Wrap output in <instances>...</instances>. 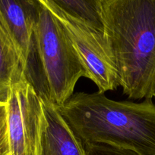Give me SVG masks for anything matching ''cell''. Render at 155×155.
Segmentation results:
<instances>
[{
    "mask_svg": "<svg viewBox=\"0 0 155 155\" xmlns=\"http://www.w3.org/2000/svg\"><path fill=\"white\" fill-rule=\"evenodd\" d=\"M100 16L119 86L129 99L153 98L155 0H100Z\"/></svg>",
    "mask_w": 155,
    "mask_h": 155,
    "instance_id": "1",
    "label": "cell"
},
{
    "mask_svg": "<svg viewBox=\"0 0 155 155\" xmlns=\"http://www.w3.org/2000/svg\"><path fill=\"white\" fill-rule=\"evenodd\" d=\"M57 108L83 143L106 144L155 155L152 98L135 103L113 101L98 92H78Z\"/></svg>",
    "mask_w": 155,
    "mask_h": 155,
    "instance_id": "2",
    "label": "cell"
},
{
    "mask_svg": "<svg viewBox=\"0 0 155 155\" xmlns=\"http://www.w3.org/2000/svg\"><path fill=\"white\" fill-rule=\"evenodd\" d=\"M33 46L47 97L57 107L62 105L87 72L65 30L43 4L33 29Z\"/></svg>",
    "mask_w": 155,
    "mask_h": 155,
    "instance_id": "3",
    "label": "cell"
},
{
    "mask_svg": "<svg viewBox=\"0 0 155 155\" xmlns=\"http://www.w3.org/2000/svg\"><path fill=\"white\" fill-rule=\"evenodd\" d=\"M5 102L11 155H36L43 117V102L25 74L11 86Z\"/></svg>",
    "mask_w": 155,
    "mask_h": 155,
    "instance_id": "4",
    "label": "cell"
},
{
    "mask_svg": "<svg viewBox=\"0 0 155 155\" xmlns=\"http://www.w3.org/2000/svg\"><path fill=\"white\" fill-rule=\"evenodd\" d=\"M40 3L65 30L86 70L87 78L94 82L98 92L115 90L119 86L118 79L103 33L54 6Z\"/></svg>",
    "mask_w": 155,
    "mask_h": 155,
    "instance_id": "5",
    "label": "cell"
},
{
    "mask_svg": "<svg viewBox=\"0 0 155 155\" xmlns=\"http://www.w3.org/2000/svg\"><path fill=\"white\" fill-rule=\"evenodd\" d=\"M41 3L39 0H0V27L15 46L23 71L33 55V29Z\"/></svg>",
    "mask_w": 155,
    "mask_h": 155,
    "instance_id": "6",
    "label": "cell"
},
{
    "mask_svg": "<svg viewBox=\"0 0 155 155\" xmlns=\"http://www.w3.org/2000/svg\"><path fill=\"white\" fill-rule=\"evenodd\" d=\"M42 127L36 155H87L84 144L47 97L42 98Z\"/></svg>",
    "mask_w": 155,
    "mask_h": 155,
    "instance_id": "7",
    "label": "cell"
},
{
    "mask_svg": "<svg viewBox=\"0 0 155 155\" xmlns=\"http://www.w3.org/2000/svg\"><path fill=\"white\" fill-rule=\"evenodd\" d=\"M24 74L12 42L0 27V101H5L15 81Z\"/></svg>",
    "mask_w": 155,
    "mask_h": 155,
    "instance_id": "8",
    "label": "cell"
},
{
    "mask_svg": "<svg viewBox=\"0 0 155 155\" xmlns=\"http://www.w3.org/2000/svg\"><path fill=\"white\" fill-rule=\"evenodd\" d=\"M60 9L67 15L103 33L100 4L94 0H39Z\"/></svg>",
    "mask_w": 155,
    "mask_h": 155,
    "instance_id": "9",
    "label": "cell"
},
{
    "mask_svg": "<svg viewBox=\"0 0 155 155\" xmlns=\"http://www.w3.org/2000/svg\"><path fill=\"white\" fill-rule=\"evenodd\" d=\"M83 144L87 155H141L133 151L111 146L106 144Z\"/></svg>",
    "mask_w": 155,
    "mask_h": 155,
    "instance_id": "10",
    "label": "cell"
},
{
    "mask_svg": "<svg viewBox=\"0 0 155 155\" xmlns=\"http://www.w3.org/2000/svg\"><path fill=\"white\" fill-rule=\"evenodd\" d=\"M0 155H11L6 114L0 118Z\"/></svg>",
    "mask_w": 155,
    "mask_h": 155,
    "instance_id": "11",
    "label": "cell"
},
{
    "mask_svg": "<svg viewBox=\"0 0 155 155\" xmlns=\"http://www.w3.org/2000/svg\"><path fill=\"white\" fill-rule=\"evenodd\" d=\"M6 114V102L0 101V118Z\"/></svg>",
    "mask_w": 155,
    "mask_h": 155,
    "instance_id": "12",
    "label": "cell"
},
{
    "mask_svg": "<svg viewBox=\"0 0 155 155\" xmlns=\"http://www.w3.org/2000/svg\"><path fill=\"white\" fill-rule=\"evenodd\" d=\"M152 98H155V80H154V82H153V89H152Z\"/></svg>",
    "mask_w": 155,
    "mask_h": 155,
    "instance_id": "13",
    "label": "cell"
},
{
    "mask_svg": "<svg viewBox=\"0 0 155 155\" xmlns=\"http://www.w3.org/2000/svg\"><path fill=\"white\" fill-rule=\"evenodd\" d=\"M94 1H95V2H97V3H99V4H100V0H94Z\"/></svg>",
    "mask_w": 155,
    "mask_h": 155,
    "instance_id": "14",
    "label": "cell"
}]
</instances>
